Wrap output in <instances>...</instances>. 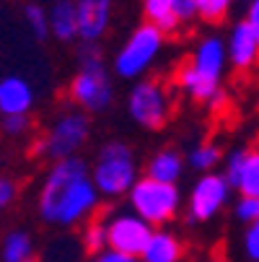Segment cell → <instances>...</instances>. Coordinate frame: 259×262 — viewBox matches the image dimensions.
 Instances as JSON below:
<instances>
[{"mask_svg": "<svg viewBox=\"0 0 259 262\" xmlns=\"http://www.w3.org/2000/svg\"><path fill=\"white\" fill-rule=\"evenodd\" d=\"M101 205V192L93 182L91 166L81 159H62L50 166L44 174L36 210L47 226L76 229L88 223Z\"/></svg>", "mask_w": 259, "mask_h": 262, "instance_id": "1", "label": "cell"}, {"mask_svg": "<svg viewBox=\"0 0 259 262\" xmlns=\"http://www.w3.org/2000/svg\"><path fill=\"white\" fill-rule=\"evenodd\" d=\"M67 99L86 115H101L114 104L112 73L104 65L101 50L96 45H83L78 70L67 86Z\"/></svg>", "mask_w": 259, "mask_h": 262, "instance_id": "2", "label": "cell"}, {"mask_svg": "<svg viewBox=\"0 0 259 262\" xmlns=\"http://www.w3.org/2000/svg\"><path fill=\"white\" fill-rule=\"evenodd\" d=\"M166 36L169 34H163L151 21L135 26L130 31V36L125 39V45L117 50L114 60H112L114 76H120L122 81H143V76L161 57L163 45H166Z\"/></svg>", "mask_w": 259, "mask_h": 262, "instance_id": "3", "label": "cell"}, {"mask_svg": "<svg viewBox=\"0 0 259 262\" xmlns=\"http://www.w3.org/2000/svg\"><path fill=\"white\" fill-rule=\"evenodd\" d=\"M93 182L104 198H122L130 195L137 177L135 151L122 140H109L99 148L96 161L91 166Z\"/></svg>", "mask_w": 259, "mask_h": 262, "instance_id": "4", "label": "cell"}, {"mask_svg": "<svg viewBox=\"0 0 259 262\" xmlns=\"http://www.w3.org/2000/svg\"><path fill=\"white\" fill-rule=\"evenodd\" d=\"M127 205L132 213H137L143 221L151 223L153 229H163V223H169L181 208V192L176 184L158 182L145 174L130 190Z\"/></svg>", "mask_w": 259, "mask_h": 262, "instance_id": "5", "label": "cell"}, {"mask_svg": "<svg viewBox=\"0 0 259 262\" xmlns=\"http://www.w3.org/2000/svg\"><path fill=\"white\" fill-rule=\"evenodd\" d=\"M91 138V120L83 109H73L60 115L50 130L42 135V140L36 143V154L55 161L62 159H73L83 151V145Z\"/></svg>", "mask_w": 259, "mask_h": 262, "instance_id": "6", "label": "cell"}, {"mask_svg": "<svg viewBox=\"0 0 259 262\" xmlns=\"http://www.w3.org/2000/svg\"><path fill=\"white\" fill-rule=\"evenodd\" d=\"M127 115L145 130H161L171 117V99L156 78L135 81L127 94Z\"/></svg>", "mask_w": 259, "mask_h": 262, "instance_id": "7", "label": "cell"}, {"mask_svg": "<svg viewBox=\"0 0 259 262\" xmlns=\"http://www.w3.org/2000/svg\"><path fill=\"white\" fill-rule=\"evenodd\" d=\"M231 182L226 174L220 171H207L202 174L192 192H190V200H187V218L190 223H205V221H213L220 210L228 205V198H231Z\"/></svg>", "mask_w": 259, "mask_h": 262, "instance_id": "8", "label": "cell"}, {"mask_svg": "<svg viewBox=\"0 0 259 262\" xmlns=\"http://www.w3.org/2000/svg\"><path fill=\"white\" fill-rule=\"evenodd\" d=\"M106 221V236H109V247L132 254V257H143L148 242L153 236V226L148 221H143L137 213L132 210H117L112 213Z\"/></svg>", "mask_w": 259, "mask_h": 262, "instance_id": "9", "label": "cell"}, {"mask_svg": "<svg viewBox=\"0 0 259 262\" xmlns=\"http://www.w3.org/2000/svg\"><path fill=\"white\" fill-rule=\"evenodd\" d=\"M176 86L187 94L192 101H197V104H207L213 109L226 104V91L220 89V81L205 76V73H200L190 62L176 70Z\"/></svg>", "mask_w": 259, "mask_h": 262, "instance_id": "10", "label": "cell"}, {"mask_svg": "<svg viewBox=\"0 0 259 262\" xmlns=\"http://www.w3.org/2000/svg\"><path fill=\"white\" fill-rule=\"evenodd\" d=\"M226 45H228V60H231L233 70L249 73L251 68H256V62H259V39L251 31V26L246 24V18H241L231 26Z\"/></svg>", "mask_w": 259, "mask_h": 262, "instance_id": "11", "label": "cell"}, {"mask_svg": "<svg viewBox=\"0 0 259 262\" xmlns=\"http://www.w3.org/2000/svg\"><path fill=\"white\" fill-rule=\"evenodd\" d=\"M112 6H114V0H76L83 45H99V39L109 31Z\"/></svg>", "mask_w": 259, "mask_h": 262, "instance_id": "12", "label": "cell"}, {"mask_svg": "<svg viewBox=\"0 0 259 262\" xmlns=\"http://www.w3.org/2000/svg\"><path fill=\"white\" fill-rule=\"evenodd\" d=\"M190 65H195L200 73H205V76H210L215 81H223V73L231 65L228 45L220 39V36H215V34L202 36V39L195 45V50H192Z\"/></svg>", "mask_w": 259, "mask_h": 262, "instance_id": "13", "label": "cell"}, {"mask_svg": "<svg viewBox=\"0 0 259 262\" xmlns=\"http://www.w3.org/2000/svg\"><path fill=\"white\" fill-rule=\"evenodd\" d=\"M34 101H36L34 86L23 76H6L0 81V112H3V117L29 115L34 109Z\"/></svg>", "mask_w": 259, "mask_h": 262, "instance_id": "14", "label": "cell"}, {"mask_svg": "<svg viewBox=\"0 0 259 262\" xmlns=\"http://www.w3.org/2000/svg\"><path fill=\"white\" fill-rule=\"evenodd\" d=\"M50 29L57 42L81 39V21H78L76 0H55L50 6Z\"/></svg>", "mask_w": 259, "mask_h": 262, "instance_id": "15", "label": "cell"}, {"mask_svg": "<svg viewBox=\"0 0 259 262\" xmlns=\"http://www.w3.org/2000/svg\"><path fill=\"white\" fill-rule=\"evenodd\" d=\"M181 257H184V244L179 242V236L166 229H156L140 259L143 262H181Z\"/></svg>", "mask_w": 259, "mask_h": 262, "instance_id": "16", "label": "cell"}, {"mask_svg": "<svg viewBox=\"0 0 259 262\" xmlns=\"http://www.w3.org/2000/svg\"><path fill=\"white\" fill-rule=\"evenodd\" d=\"M145 174L158 179V182L176 184L184 174V159H181L179 151H174V148H161V151H156L151 156V161L145 166Z\"/></svg>", "mask_w": 259, "mask_h": 262, "instance_id": "17", "label": "cell"}, {"mask_svg": "<svg viewBox=\"0 0 259 262\" xmlns=\"http://www.w3.org/2000/svg\"><path fill=\"white\" fill-rule=\"evenodd\" d=\"M179 6L181 0H143V13H145V21L156 24L163 34H174L181 26Z\"/></svg>", "mask_w": 259, "mask_h": 262, "instance_id": "18", "label": "cell"}, {"mask_svg": "<svg viewBox=\"0 0 259 262\" xmlns=\"http://www.w3.org/2000/svg\"><path fill=\"white\" fill-rule=\"evenodd\" d=\"M34 257V239L23 229H13L3 236V247H0V259L3 262H26Z\"/></svg>", "mask_w": 259, "mask_h": 262, "instance_id": "19", "label": "cell"}, {"mask_svg": "<svg viewBox=\"0 0 259 262\" xmlns=\"http://www.w3.org/2000/svg\"><path fill=\"white\" fill-rule=\"evenodd\" d=\"M220 161H223V154H220V148H218L215 143H200V145L192 148L190 156H187V164H190L195 171H200V174L213 171Z\"/></svg>", "mask_w": 259, "mask_h": 262, "instance_id": "20", "label": "cell"}, {"mask_svg": "<svg viewBox=\"0 0 259 262\" xmlns=\"http://www.w3.org/2000/svg\"><path fill=\"white\" fill-rule=\"evenodd\" d=\"M236 192L246 198H259V148H251L246 154V164L236 184Z\"/></svg>", "mask_w": 259, "mask_h": 262, "instance_id": "21", "label": "cell"}, {"mask_svg": "<svg viewBox=\"0 0 259 262\" xmlns=\"http://www.w3.org/2000/svg\"><path fill=\"white\" fill-rule=\"evenodd\" d=\"M23 21L31 31L34 39L44 42L47 36H52V29H50V11L42 8L39 3H26L23 6Z\"/></svg>", "mask_w": 259, "mask_h": 262, "instance_id": "22", "label": "cell"}, {"mask_svg": "<svg viewBox=\"0 0 259 262\" xmlns=\"http://www.w3.org/2000/svg\"><path fill=\"white\" fill-rule=\"evenodd\" d=\"M83 247L88 254H99L109 249V236H106V221L104 218H91L83 229Z\"/></svg>", "mask_w": 259, "mask_h": 262, "instance_id": "23", "label": "cell"}, {"mask_svg": "<svg viewBox=\"0 0 259 262\" xmlns=\"http://www.w3.org/2000/svg\"><path fill=\"white\" fill-rule=\"evenodd\" d=\"M195 3H197V13L202 21L218 24L228 16V11L233 8L236 0H195Z\"/></svg>", "mask_w": 259, "mask_h": 262, "instance_id": "24", "label": "cell"}, {"mask_svg": "<svg viewBox=\"0 0 259 262\" xmlns=\"http://www.w3.org/2000/svg\"><path fill=\"white\" fill-rule=\"evenodd\" d=\"M233 215L239 223H244V226H249V223L259 221V198H246L241 195L233 205Z\"/></svg>", "mask_w": 259, "mask_h": 262, "instance_id": "25", "label": "cell"}, {"mask_svg": "<svg viewBox=\"0 0 259 262\" xmlns=\"http://www.w3.org/2000/svg\"><path fill=\"white\" fill-rule=\"evenodd\" d=\"M246 148H236V151H231L228 156H226V166H223V174L228 177V182H231V187L236 190V184H239V179H241V171H244V164H246Z\"/></svg>", "mask_w": 259, "mask_h": 262, "instance_id": "26", "label": "cell"}, {"mask_svg": "<svg viewBox=\"0 0 259 262\" xmlns=\"http://www.w3.org/2000/svg\"><path fill=\"white\" fill-rule=\"evenodd\" d=\"M31 130V117L29 115H8L3 117V133L8 138H23Z\"/></svg>", "mask_w": 259, "mask_h": 262, "instance_id": "27", "label": "cell"}, {"mask_svg": "<svg viewBox=\"0 0 259 262\" xmlns=\"http://www.w3.org/2000/svg\"><path fill=\"white\" fill-rule=\"evenodd\" d=\"M244 254L249 262H259V221L244 229Z\"/></svg>", "mask_w": 259, "mask_h": 262, "instance_id": "28", "label": "cell"}, {"mask_svg": "<svg viewBox=\"0 0 259 262\" xmlns=\"http://www.w3.org/2000/svg\"><path fill=\"white\" fill-rule=\"evenodd\" d=\"M91 262H143L140 257H132V254H125V252H117V249H104L99 254H91Z\"/></svg>", "mask_w": 259, "mask_h": 262, "instance_id": "29", "label": "cell"}, {"mask_svg": "<svg viewBox=\"0 0 259 262\" xmlns=\"http://www.w3.org/2000/svg\"><path fill=\"white\" fill-rule=\"evenodd\" d=\"M16 192H18V187H16V182L11 177L0 179V208H8L16 200Z\"/></svg>", "mask_w": 259, "mask_h": 262, "instance_id": "30", "label": "cell"}, {"mask_svg": "<svg viewBox=\"0 0 259 262\" xmlns=\"http://www.w3.org/2000/svg\"><path fill=\"white\" fill-rule=\"evenodd\" d=\"M246 24L251 26V31L256 34V39H259V0H249V6H246Z\"/></svg>", "mask_w": 259, "mask_h": 262, "instance_id": "31", "label": "cell"}, {"mask_svg": "<svg viewBox=\"0 0 259 262\" xmlns=\"http://www.w3.org/2000/svg\"><path fill=\"white\" fill-rule=\"evenodd\" d=\"M26 262H39V259H36V257H31V259H26Z\"/></svg>", "mask_w": 259, "mask_h": 262, "instance_id": "32", "label": "cell"}, {"mask_svg": "<svg viewBox=\"0 0 259 262\" xmlns=\"http://www.w3.org/2000/svg\"><path fill=\"white\" fill-rule=\"evenodd\" d=\"M213 262H226V259H213Z\"/></svg>", "mask_w": 259, "mask_h": 262, "instance_id": "33", "label": "cell"}]
</instances>
